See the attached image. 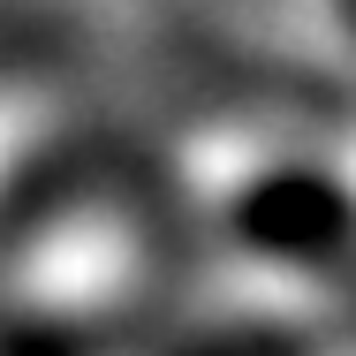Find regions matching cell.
Wrapping results in <instances>:
<instances>
[{"mask_svg": "<svg viewBox=\"0 0 356 356\" xmlns=\"http://www.w3.org/2000/svg\"><path fill=\"white\" fill-rule=\"evenodd\" d=\"M227 243L273 273H341L356 266V182L326 159H266L227 197Z\"/></svg>", "mask_w": 356, "mask_h": 356, "instance_id": "1", "label": "cell"}, {"mask_svg": "<svg viewBox=\"0 0 356 356\" xmlns=\"http://www.w3.org/2000/svg\"><path fill=\"white\" fill-rule=\"evenodd\" d=\"M334 15H341V31L356 38V0H334Z\"/></svg>", "mask_w": 356, "mask_h": 356, "instance_id": "3", "label": "cell"}, {"mask_svg": "<svg viewBox=\"0 0 356 356\" xmlns=\"http://www.w3.org/2000/svg\"><path fill=\"white\" fill-rule=\"evenodd\" d=\"M175 356H318V349H311V334L296 318H227V326L197 334Z\"/></svg>", "mask_w": 356, "mask_h": 356, "instance_id": "2", "label": "cell"}]
</instances>
